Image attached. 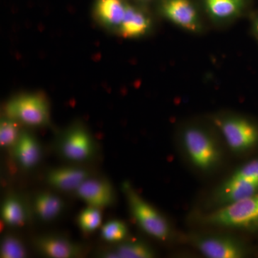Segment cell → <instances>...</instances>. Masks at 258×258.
<instances>
[{
    "label": "cell",
    "mask_w": 258,
    "mask_h": 258,
    "mask_svg": "<svg viewBox=\"0 0 258 258\" xmlns=\"http://www.w3.org/2000/svg\"><path fill=\"white\" fill-rule=\"evenodd\" d=\"M35 246L42 255L52 258H74L82 254L83 247L72 241L56 235L37 237Z\"/></svg>",
    "instance_id": "8fae6325"
},
{
    "label": "cell",
    "mask_w": 258,
    "mask_h": 258,
    "mask_svg": "<svg viewBox=\"0 0 258 258\" xmlns=\"http://www.w3.org/2000/svg\"><path fill=\"white\" fill-rule=\"evenodd\" d=\"M76 195L90 206L106 208L114 203L115 191L109 181L89 178L76 189Z\"/></svg>",
    "instance_id": "9c48e42d"
},
{
    "label": "cell",
    "mask_w": 258,
    "mask_h": 258,
    "mask_svg": "<svg viewBox=\"0 0 258 258\" xmlns=\"http://www.w3.org/2000/svg\"><path fill=\"white\" fill-rule=\"evenodd\" d=\"M204 222L228 228H258V192L249 198L222 206L205 217Z\"/></svg>",
    "instance_id": "7a4b0ae2"
},
{
    "label": "cell",
    "mask_w": 258,
    "mask_h": 258,
    "mask_svg": "<svg viewBox=\"0 0 258 258\" xmlns=\"http://www.w3.org/2000/svg\"><path fill=\"white\" fill-rule=\"evenodd\" d=\"M252 29L254 36L256 37L258 40V15L254 17L253 20H252Z\"/></svg>",
    "instance_id": "d4e9b609"
},
{
    "label": "cell",
    "mask_w": 258,
    "mask_h": 258,
    "mask_svg": "<svg viewBox=\"0 0 258 258\" xmlns=\"http://www.w3.org/2000/svg\"><path fill=\"white\" fill-rule=\"evenodd\" d=\"M197 247L209 258H240L245 254L243 245L227 236H209L198 239Z\"/></svg>",
    "instance_id": "ba28073f"
},
{
    "label": "cell",
    "mask_w": 258,
    "mask_h": 258,
    "mask_svg": "<svg viewBox=\"0 0 258 258\" xmlns=\"http://www.w3.org/2000/svg\"><path fill=\"white\" fill-rule=\"evenodd\" d=\"M63 208L62 200L52 193H40L34 199V211L42 221L55 220L60 215Z\"/></svg>",
    "instance_id": "e0dca14e"
},
{
    "label": "cell",
    "mask_w": 258,
    "mask_h": 258,
    "mask_svg": "<svg viewBox=\"0 0 258 258\" xmlns=\"http://www.w3.org/2000/svg\"><path fill=\"white\" fill-rule=\"evenodd\" d=\"M181 141L189 160L199 169L210 171L218 165L221 153L208 129L202 125H187L181 132Z\"/></svg>",
    "instance_id": "6da1fadb"
},
{
    "label": "cell",
    "mask_w": 258,
    "mask_h": 258,
    "mask_svg": "<svg viewBox=\"0 0 258 258\" xmlns=\"http://www.w3.org/2000/svg\"><path fill=\"white\" fill-rule=\"evenodd\" d=\"M161 12L168 20L182 30L192 33L203 30L201 18L190 0H164Z\"/></svg>",
    "instance_id": "52a82bcc"
},
{
    "label": "cell",
    "mask_w": 258,
    "mask_h": 258,
    "mask_svg": "<svg viewBox=\"0 0 258 258\" xmlns=\"http://www.w3.org/2000/svg\"><path fill=\"white\" fill-rule=\"evenodd\" d=\"M127 5L122 0H98L97 17L108 28L118 30L124 18Z\"/></svg>",
    "instance_id": "2e32d148"
},
{
    "label": "cell",
    "mask_w": 258,
    "mask_h": 258,
    "mask_svg": "<svg viewBox=\"0 0 258 258\" xmlns=\"http://www.w3.org/2000/svg\"><path fill=\"white\" fill-rule=\"evenodd\" d=\"M26 206L21 199L11 196L5 200L2 208L3 221L10 227H22L28 220Z\"/></svg>",
    "instance_id": "ac0fdd59"
},
{
    "label": "cell",
    "mask_w": 258,
    "mask_h": 258,
    "mask_svg": "<svg viewBox=\"0 0 258 258\" xmlns=\"http://www.w3.org/2000/svg\"><path fill=\"white\" fill-rule=\"evenodd\" d=\"M124 189L130 211L141 228L157 240H167L171 231L165 217L146 202L128 184L124 185Z\"/></svg>",
    "instance_id": "277c9868"
},
{
    "label": "cell",
    "mask_w": 258,
    "mask_h": 258,
    "mask_svg": "<svg viewBox=\"0 0 258 258\" xmlns=\"http://www.w3.org/2000/svg\"><path fill=\"white\" fill-rule=\"evenodd\" d=\"M258 192V180L231 176L215 194L217 203L222 206L249 198Z\"/></svg>",
    "instance_id": "30bf717a"
},
{
    "label": "cell",
    "mask_w": 258,
    "mask_h": 258,
    "mask_svg": "<svg viewBox=\"0 0 258 258\" xmlns=\"http://www.w3.org/2000/svg\"><path fill=\"white\" fill-rule=\"evenodd\" d=\"M128 233V229L124 222L113 220L107 222L101 229V237L111 242H121Z\"/></svg>",
    "instance_id": "7402d4cb"
},
{
    "label": "cell",
    "mask_w": 258,
    "mask_h": 258,
    "mask_svg": "<svg viewBox=\"0 0 258 258\" xmlns=\"http://www.w3.org/2000/svg\"><path fill=\"white\" fill-rule=\"evenodd\" d=\"M213 122L233 152H244L258 143V126L248 118L223 115L215 117Z\"/></svg>",
    "instance_id": "3957f363"
},
{
    "label": "cell",
    "mask_w": 258,
    "mask_h": 258,
    "mask_svg": "<svg viewBox=\"0 0 258 258\" xmlns=\"http://www.w3.org/2000/svg\"><path fill=\"white\" fill-rule=\"evenodd\" d=\"M19 122L9 117L3 118L0 123V144L3 148H13L18 142L20 133Z\"/></svg>",
    "instance_id": "ffe728a7"
},
{
    "label": "cell",
    "mask_w": 258,
    "mask_h": 258,
    "mask_svg": "<svg viewBox=\"0 0 258 258\" xmlns=\"http://www.w3.org/2000/svg\"><path fill=\"white\" fill-rule=\"evenodd\" d=\"M232 176L243 179L258 180V159L250 161L235 171Z\"/></svg>",
    "instance_id": "cb8c5ba5"
},
{
    "label": "cell",
    "mask_w": 258,
    "mask_h": 258,
    "mask_svg": "<svg viewBox=\"0 0 258 258\" xmlns=\"http://www.w3.org/2000/svg\"><path fill=\"white\" fill-rule=\"evenodd\" d=\"M92 177L91 171L79 166L56 168L47 173V181L60 191H76L81 184Z\"/></svg>",
    "instance_id": "7c38bea8"
},
{
    "label": "cell",
    "mask_w": 258,
    "mask_h": 258,
    "mask_svg": "<svg viewBox=\"0 0 258 258\" xmlns=\"http://www.w3.org/2000/svg\"><path fill=\"white\" fill-rule=\"evenodd\" d=\"M1 257L23 258L27 256L26 249L23 242L13 235L4 237L1 244Z\"/></svg>",
    "instance_id": "44dd1931"
},
{
    "label": "cell",
    "mask_w": 258,
    "mask_h": 258,
    "mask_svg": "<svg viewBox=\"0 0 258 258\" xmlns=\"http://www.w3.org/2000/svg\"><path fill=\"white\" fill-rule=\"evenodd\" d=\"M152 22L150 18L142 10L127 5L124 18L118 31L121 36L127 38H136L144 36L150 30Z\"/></svg>",
    "instance_id": "9a60e30c"
},
{
    "label": "cell",
    "mask_w": 258,
    "mask_h": 258,
    "mask_svg": "<svg viewBox=\"0 0 258 258\" xmlns=\"http://www.w3.org/2000/svg\"><path fill=\"white\" fill-rule=\"evenodd\" d=\"M104 257L152 258L154 252L148 244L142 241H126L103 254Z\"/></svg>",
    "instance_id": "d6986e66"
},
{
    "label": "cell",
    "mask_w": 258,
    "mask_h": 258,
    "mask_svg": "<svg viewBox=\"0 0 258 258\" xmlns=\"http://www.w3.org/2000/svg\"><path fill=\"white\" fill-rule=\"evenodd\" d=\"M205 10L216 25H227L240 18L246 8V0H203Z\"/></svg>",
    "instance_id": "4fadbf2b"
},
{
    "label": "cell",
    "mask_w": 258,
    "mask_h": 258,
    "mask_svg": "<svg viewBox=\"0 0 258 258\" xmlns=\"http://www.w3.org/2000/svg\"><path fill=\"white\" fill-rule=\"evenodd\" d=\"M56 146L61 157L76 163L92 160L98 150L91 134L81 125H75L68 129L58 139Z\"/></svg>",
    "instance_id": "5b68a950"
},
{
    "label": "cell",
    "mask_w": 258,
    "mask_h": 258,
    "mask_svg": "<svg viewBox=\"0 0 258 258\" xmlns=\"http://www.w3.org/2000/svg\"><path fill=\"white\" fill-rule=\"evenodd\" d=\"M7 116L30 126H45L50 120L47 101L38 95H23L12 100L6 107Z\"/></svg>",
    "instance_id": "8992f818"
},
{
    "label": "cell",
    "mask_w": 258,
    "mask_h": 258,
    "mask_svg": "<svg viewBox=\"0 0 258 258\" xmlns=\"http://www.w3.org/2000/svg\"><path fill=\"white\" fill-rule=\"evenodd\" d=\"M15 159L24 169H32L40 163L42 149L36 138L28 132H22L14 147Z\"/></svg>",
    "instance_id": "5bb4252c"
},
{
    "label": "cell",
    "mask_w": 258,
    "mask_h": 258,
    "mask_svg": "<svg viewBox=\"0 0 258 258\" xmlns=\"http://www.w3.org/2000/svg\"><path fill=\"white\" fill-rule=\"evenodd\" d=\"M101 220L102 215L99 208L90 206L80 214L78 222L84 232H91L99 227Z\"/></svg>",
    "instance_id": "603a6c76"
}]
</instances>
